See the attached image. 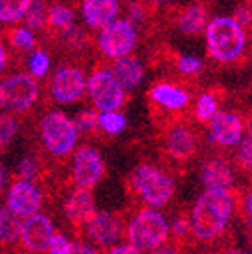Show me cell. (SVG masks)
<instances>
[{
    "label": "cell",
    "instance_id": "9a60e30c",
    "mask_svg": "<svg viewBox=\"0 0 252 254\" xmlns=\"http://www.w3.org/2000/svg\"><path fill=\"white\" fill-rule=\"evenodd\" d=\"M63 212H65L67 221L71 222L72 226H85L92 219V215L95 214V201L92 190L83 189V187L72 190L69 198L65 199Z\"/></svg>",
    "mask_w": 252,
    "mask_h": 254
},
{
    "label": "cell",
    "instance_id": "d6986e66",
    "mask_svg": "<svg viewBox=\"0 0 252 254\" xmlns=\"http://www.w3.org/2000/svg\"><path fill=\"white\" fill-rule=\"evenodd\" d=\"M111 72L117 78V81L122 85L124 90L127 92L139 87V83L145 78V65L138 57L126 55L115 60L111 65Z\"/></svg>",
    "mask_w": 252,
    "mask_h": 254
},
{
    "label": "cell",
    "instance_id": "6da1fadb",
    "mask_svg": "<svg viewBox=\"0 0 252 254\" xmlns=\"http://www.w3.org/2000/svg\"><path fill=\"white\" fill-rule=\"evenodd\" d=\"M235 212V196L229 190L206 189L190 214V230L197 240L212 242L228 228Z\"/></svg>",
    "mask_w": 252,
    "mask_h": 254
},
{
    "label": "cell",
    "instance_id": "8d00e7d4",
    "mask_svg": "<svg viewBox=\"0 0 252 254\" xmlns=\"http://www.w3.org/2000/svg\"><path fill=\"white\" fill-rule=\"evenodd\" d=\"M170 231H173V235L178 238H187L192 233V230H190V221L187 217H177L171 222Z\"/></svg>",
    "mask_w": 252,
    "mask_h": 254
},
{
    "label": "cell",
    "instance_id": "1f68e13d",
    "mask_svg": "<svg viewBox=\"0 0 252 254\" xmlns=\"http://www.w3.org/2000/svg\"><path fill=\"white\" fill-rule=\"evenodd\" d=\"M238 164L242 168H245L247 171H251L252 166V141H251V131H245V138H242V141L238 143Z\"/></svg>",
    "mask_w": 252,
    "mask_h": 254
},
{
    "label": "cell",
    "instance_id": "e575fe53",
    "mask_svg": "<svg viewBox=\"0 0 252 254\" xmlns=\"http://www.w3.org/2000/svg\"><path fill=\"white\" fill-rule=\"evenodd\" d=\"M74 246L71 238H67L62 233H55L50 240V246H48V254H69Z\"/></svg>",
    "mask_w": 252,
    "mask_h": 254
},
{
    "label": "cell",
    "instance_id": "30bf717a",
    "mask_svg": "<svg viewBox=\"0 0 252 254\" xmlns=\"http://www.w3.org/2000/svg\"><path fill=\"white\" fill-rule=\"evenodd\" d=\"M104 175V159L94 147H81L72 157V182L76 187L92 189Z\"/></svg>",
    "mask_w": 252,
    "mask_h": 254
},
{
    "label": "cell",
    "instance_id": "8fae6325",
    "mask_svg": "<svg viewBox=\"0 0 252 254\" xmlns=\"http://www.w3.org/2000/svg\"><path fill=\"white\" fill-rule=\"evenodd\" d=\"M53 235H55V226H53L52 219L41 212L23 217L21 221L20 242L28 253H46Z\"/></svg>",
    "mask_w": 252,
    "mask_h": 254
},
{
    "label": "cell",
    "instance_id": "7c38bea8",
    "mask_svg": "<svg viewBox=\"0 0 252 254\" xmlns=\"http://www.w3.org/2000/svg\"><path fill=\"white\" fill-rule=\"evenodd\" d=\"M208 124L210 141L219 147H237L244 138V120L237 111H217Z\"/></svg>",
    "mask_w": 252,
    "mask_h": 254
},
{
    "label": "cell",
    "instance_id": "ab89813d",
    "mask_svg": "<svg viewBox=\"0 0 252 254\" xmlns=\"http://www.w3.org/2000/svg\"><path fill=\"white\" fill-rule=\"evenodd\" d=\"M69 254H99L97 249L90 244H83V242H74L71 253Z\"/></svg>",
    "mask_w": 252,
    "mask_h": 254
},
{
    "label": "cell",
    "instance_id": "9c48e42d",
    "mask_svg": "<svg viewBox=\"0 0 252 254\" xmlns=\"http://www.w3.org/2000/svg\"><path fill=\"white\" fill-rule=\"evenodd\" d=\"M50 92L59 104L79 103L87 94V76L76 65H60L53 72Z\"/></svg>",
    "mask_w": 252,
    "mask_h": 254
},
{
    "label": "cell",
    "instance_id": "52a82bcc",
    "mask_svg": "<svg viewBox=\"0 0 252 254\" xmlns=\"http://www.w3.org/2000/svg\"><path fill=\"white\" fill-rule=\"evenodd\" d=\"M97 48L106 59H120L130 55L136 44H138V27L129 20L115 18L103 28H99Z\"/></svg>",
    "mask_w": 252,
    "mask_h": 254
},
{
    "label": "cell",
    "instance_id": "ee69618b",
    "mask_svg": "<svg viewBox=\"0 0 252 254\" xmlns=\"http://www.w3.org/2000/svg\"><path fill=\"white\" fill-rule=\"evenodd\" d=\"M4 184H5V170H4V166L0 164V190L4 189Z\"/></svg>",
    "mask_w": 252,
    "mask_h": 254
},
{
    "label": "cell",
    "instance_id": "f6af8a7d",
    "mask_svg": "<svg viewBox=\"0 0 252 254\" xmlns=\"http://www.w3.org/2000/svg\"><path fill=\"white\" fill-rule=\"evenodd\" d=\"M233 254H249V253H244V251H235Z\"/></svg>",
    "mask_w": 252,
    "mask_h": 254
},
{
    "label": "cell",
    "instance_id": "ffe728a7",
    "mask_svg": "<svg viewBox=\"0 0 252 254\" xmlns=\"http://www.w3.org/2000/svg\"><path fill=\"white\" fill-rule=\"evenodd\" d=\"M150 97L159 108L168 111H180L190 103L189 92L173 83H157L150 92Z\"/></svg>",
    "mask_w": 252,
    "mask_h": 254
},
{
    "label": "cell",
    "instance_id": "484cf974",
    "mask_svg": "<svg viewBox=\"0 0 252 254\" xmlns=\"http://www.w3.org/2000/svg\"><path fill=\"white\" fill-rule=\"evenodd\" d=\"M74 23V11L63 4H55L48 7V25L55 30H63Z\"/></svg>",
    "mask_w": 252,
    "mask_h": 254
},
{
    "label": "cell",
    "instance_id": "60d3db41",
    "mask_svg": "<svg viewBox=\"0 0 252 254\" xmlns=\"http://www.w3.org/2000/svg\"><path fill=\"white\" fill-rule=\"evenodd\" d=\"M7 48L4 46V43H0V72L7 67Z\"/></svg>",
    "mask_w": 252,
    "mask_h": 254
},
{
    "label": "cell",
    "instance_id": "ba28073f",
    "mask_svg": "<svg viewBox=\"0 0 252 254\" xmlns=\"http://www.w3.org/2000/svg\"><path fill=\"white\" fill-rule=\"evenodd\" d=\"M87 94L99 111L120 110L126 103V90L117 81L111 69L99 67L87 79Z\"/></svg>",
    "mask_w": 252,
    "mask_h": 254
},
{
    "label": "cell",
    "instance_id": "d6a6232c",
    "mask_svg": "<svg viewBox=\"0 0 252 254\" xmlns=\"http://www.w3.org/2000/svg\"><path fill=\"white\" fill-rule=\"evenodd\" d=\"M74 124H76V129L81 132H92L97 127V113L95 110H83L81 113H78L74 119Z\"/></svg>",
    "mask_w": 252,
    "mask_h": 254
},
{
    "label": "cell",
    "instance_id": "e0dca14e",
    "mask_svg": "<svg viewBox=\"0 0 252 254\" xmlns=\"http://www.w3.org/2000/svg\"><path fill=\"white\" fill-rule=\"evenodd\" d=\"M235 170L231 164L222 157H213L208 163H205L201 170V182L206 189H222L231 190L235 186Z\"/></svg>",
    "mask_w": 252,
    "mask_h": 254
},
{
    "label": "cell",
    "instance_id": "3957f363",
    "mask_svg": "<svg viewBox=\"0 0 252 254\" xmlns=\"http://www.w3.org/2000/svg\"><path fill=\"white\" fill-rule=\"evenodd\" d=\"M127 242L141 253H150L166 244L170 237V224L157 208H143L130 219L126 231Z\"/></svg>",
    "mask_w": 252,
    "mask_h": 254
},
{
    "label": "cell",
    "instance_id": "7bdbcfd3",
    "mask_svg": "<svg viewBox=\"0 0 252 254\" xmlns=\"http://www.w3.org/2000/svg\"><path fill=\"white\" fill-rule=\"evenodd\" d=\"M251 212H252V196L247 194L245 196V215H247L249 221H251Z\"/></svg>",
    "mask_w": 252,
    "mask_h": 254
},
{
    "label": "cell",
    "instance_id": "2e32d148",
    "mask_svg": "<svg viewBox=\"0 0 252 254\" xmlns=\"http://www.w3.org/2000/svg\"><path fill=\"white\" fill-rule=\"evenodd\" d=\"M119 0H81V16L90 28H103L115 18H119Z\"/></svg>",
    "mask_w": 252,
    "mask_h": 254
},
{
    "label": "cell",
    "instance_id": "7402d4cb",
    "mask_svg": "<svg viewBox=\"0 0 252 254\" xmlns=\"http://www.w3.org/2000/svg\"><path fill=\"white\" fill-rule=\"evenodd\" d=\"M21 221L23 219L9 208L7 205L0 206V242L12 246L20 240Z\"/></svg>",
    "mask_w": 252,
    "mask_h": 254
},
{
    "label": "cell",
    "instance_id": "cb8c5ba5",
    "mask_svg": "<svg viewBox=\"0 0 252 254\" xmlns=\"http://www.w3.org/2000/svg\"><path fill=\"white\" fill-rule=\"evenodd\" d=\"M32 0H0V21L2 23H18L23 20L25 12Z\"/></svg>",
    "mask_w": 252,
    "mask_h": 254
},
{
    "label": "cell",
    "instance_id": "d590c367",
    "mask_svg": "<svg viewBox=\"0 0 252 254\" xmlns=\"http://www.w3.org/2000/svg\"><path fill=\"white\" fill-rule=\"evenodd\" d=\"M127 20L132 25H141L146 20V9L139 2H132V4H127Z\"/></svg>",
    "mask_w": 252,
    "mask_h": 254
},
{
    "label": "cell",
    "instance_id": "4fadbf2b",
    "mask_svg": "<svg viewBox=\"0 0 252 254\" xmlns=\"http://www.w3.org/2000/svg\"><path fill=\"white\" fill-rule=\"evenodd\" d=\"M85 226H87L88 238L94 244H97L99 247L117 246L122 238V221L113 212L95 210V214L92 215V219Z\"/></svg>",
    "mask_w": 252,
    "mask_h": 254
},
{
    "label": "cell",
    "instance_id": "f546056e",
    "mask_svg": "<svg viewBox=\"0 0 252 254\" xmlns=\"http://www.w3.org/2000/svg\"><path fill=\"white\" fill-rule=\"evenodd\" d=\"M50 67H52V60L46 52L37 50V52H32V55L28 57V72L36 79L44 78L50 72Z\"/></svg>",
    "mask_w": 252,
    "mask_h": 254
},
{
    "label": "cell",
    "instance_id": "b9f144b4",
    "mask_svg": "<svg viewBox=\"0 0 252 254\" xmlns=\"http://www.w3.org/2000/svg\"><path fill=\"white\" fill-rule=\"evenodd\" d=\"M150 254H178V251L175 249V247H166L164 244H162V246L157 247V249L150 251Z\"/></svg>",
    "mask_w": 252,
    "mask_h": 254
},
{
    "label": "cell",
    "instance_id": "7a4b0ae2",
    "mask_svg": "<svg viewBox=\"0 0 252 254\" xmlns=\"http://www.w3.org/2000/svg\"><path fill=\"white\" fill-rule=\"evenodd\" d=\"M206 52L219 64H233L247 50V30L233 16H215L205 27Z\"/></svg>",
    "mask_w": 252,
    "mask_h": 254
},
{
    "label": "cell",
    "instance_id": "83f0119b",
    "mask_svg": "<svg viewBox=\"0 0 252 254\" xmlns=\"http://www.w3.org/2000/svg\"><path fill=\"white\" fill-rule=\"evenodd\" d=\"M9 41L11 46L21 52H34V48L37 44L36 34L28 27H16L9 32Z\"/></svg>",
    "mask_w": 252,
    "mask_h": 254
},
{
    "label": "cell",
    "instance_id": "44dd1931",
    "mask_svg": "<svg viewBox=\"0 0 252 254\" xmlns=\"http://www.w3.org/2000/svg\"><path fill=\"white\" fill-rule=\"evenodd\" d=\"M208 23V11L203 4L196 2L184 7L177 16V28L182 36L194 37L205 30Z\"/></svg>",
    "mask_w": 252,
    "mask_h": 254
},
{
    "label": "cell",
    "instance_id": "d4e9b609",
    "mask_svg": "<svg viewBox=\"0 0 252 254\" xmlns=\"http://www.w3.org/2000/svg\"><path fill=\"white\" fill-rule=\"evenodd\" d=\"M25 23L30 30H43L48 25V5L46 0H32L23 16Z\"/></svg>",
    "mask_w": 252,
    "mask_h": 254
},
{
    "label": "cell",
    "instance_id": "4dcf8cb0",
    "mask_svg": "<svg viewBox=\"0 0 252 254\" xmlns=\"http://www.w3.org/2000/svg\"><path fill=\"white\" fill-rule=\"evenodd\" d=\"M18 175H20L21 180H34L37 179V175H39V164H37V159L32 157V155H25L23 159L20 161L18 168H16Z\"/></svg>",
    "mask_w": 252,
    "mask_h": 254
},
{
    "label": "cell",
    "instance_id": "f1b7e54d",
    "mask_svg": "<svg viewBox=\"0 0 252 254\" xmlns=\"http://www.w3.org/2000/svg\"><path fill=\"white\" fill-rule=\"evenodd\" d=\"M20 131V124L11 113H0V148L7 147Z\"/></svg>",
    "mask_w": 252,
    "mask_h": 254
},
{
    "label": "cell",
    "instance_id": "5b68a950",
    "mask_svg": "<svg viewBox=\"0 0 252 254\" xmlns=\"http://www.w3.org/2000/svg\"><path fill=\"white\" fill-rule=\"evenodd\" d=\"M132 187L138 196L152 208H161L173 198L177 186L164 170L155 164H139L132 171Z\"/></svg>",
    "mask_w": 252,
    "mask_h": 254
},
{
    "label": "cell",
    "instance_id": "74e56055",
    "mask_svg": "<svg viewBox=\"0 0 252 254\" xmlns=\"http://www.w3.org/2000/svg\"><path fill=\"white\" fill-rule=\"evenodd\" d=\"M235 20L238 21V23L242 25V27L247 30L249 27H251V7H249V4L245 5H240V7L237 9V12H235V16H233Z\"/></svg>",
    "mask_w": 252,
    "mask_h": 254
},
{
    "label": "cell",
    "instance_id": "ac0fdd59",
    "mask_svg": "<svg viewBox=\"0 0 252 254\" xmlns=\"http://www.w3.org/2000/svg\"><path fill=\"white\" fill-rule=\"evenodd\" d=\"M164 147L168 155L177 161H187L196 152V136L187 126H175L168 131Z\"/></svg>",
    "mask_w": 252,
    "mask_h": 254
},
{
    "label": "cell",
    "instance_id": "277c9868",
    "mask_svg": "<svg viewBox=\"0 0 252 254\" xmlns=\"http://www.w3.org/2000/svg\"><path fill=\"white\" fill-rule=\"evenodd\" d=\"M41 141L53 157H67L78 145L79 131L72 119L60 110L48 111L41 120Z\"/></svg>",
    "mask_w": 252,
    "mask_h": 254
},
{
    "label": "cell",
    "instance_id": "f35d334b",
    "mask_svg": "<svg viewBox=\"0 0 252 254\" xmlns=\"http://www.w3.org/2000/svg\"><path fill=\"white\" fill-rule=\"evenodd\" d=\"M108 254H141V251H138L136 247H132L130 244H122V246H111Z\"/></svg>",
    "mask_w": 252,
    "mask_h": 254
},
{
    "label": "cell",
    "instance_id": "4316f807",
    "mask_svg": "<svg viewBox=\"0 0 252 254\" xmlns=\"http://www.w3.org/2000/svg\"><path fill=\"white\" fill-rule=\"evenodd\" d=\"M217 111H219V99L212 92H205L197 97L194 113H196V119L199 122H210L215 117Z\"/></svg>",
    "mask_w": 252,
    "mask_h": 254
},
{
    "label": "cell",
    "instance_id": "603a6c76",
    "mask_svg": "<svg viewBox=\"0 0 252 254\" xmlns=\"http://www.w3.org/2000/svg\"><path fill=\"white\" fill-rule=\"evenodd\" d=\"M97 127L106 134L117 136L122 134L127 127V119L122 111L111 110V111H99L97 113Z\"/></svg>",
    "mask_w": 252,
    "mask_h": 254
},
{
    "label": "cell",
    "instance_id": "bcb514c9",
    "mask_svg": "<svg viewBox=\"0 0 252 254\" xmlns=\"http://www.w3.org/2000/svg\"><path fill=\"white\" fill-rule=\"evenodd\" d=\"M249 2H251V0H247V4H249Z\"/></svg>",
    "mask_w": 252,
    "mask_h": 254
},
{
    "label": "cell",
    "instance_id": "8992f818",
    "mask_svg": "<svg viewBox=\"0 0 252 254\" xmlns=\"http://www.w3.org/2000/svg\"><path fill=\"white\" fill-rule=\"evenodd\" d=\"M39 83L30 72H16L0 79V110L5 113H25L37 103Z\"/></svg>",
    "mask_w": 252,
    "mask_h": 254
},
{
    "label": "cell",
    "instance_id": "836d02e7",
    "mask_svg": "<svg viewBox=\"0 0 252 254\" xmlns=\"http://www.w3.org/2000/svg\"><path fill=\"white\" fill-rule=\"evenodd\" d=\"M177 65L182 74H197V72L203 71V62H201L199 57H194V55L178 57Z\"/></svg>",
    "mask_w": 252,
    "mask_h": 254
},
{
    "label": "cell",
    "instance_id": "5bb4252c",
    "mask_svg": "<svg viewBox=\"0 0 252 254\" xmlns=\"http://www.w3.org/2000/svg\"><path fill=\"white\" fill-rule=\"evenodd\" d=\"M7 206L21 219L36 214L43 206V192L32 180H18L7 192Z\"/></svg>",
    "mask_w": 252,
    "mask_h": 254
}]
</instances>
